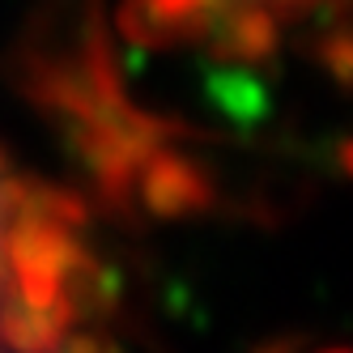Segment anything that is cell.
<instances>
[{
  "label": "cell",
  "instance_id": "6da1fadb",
  "mask_svg": "<svg viewBox=\"0 0 353 353\" xmlns=\"http://www.w3.org/2000/svg\"><path fill=\"white\" fill-rule=\"evenodd\" d=\"M94 302L77 217L60 213L56 196L0 174V336L21 341V323H34V341H52L56 323L90 315Z\"/></svg>",
  "mask_w": 353,
  "mask_h": 353
},
{
  "label": "cell",
  "instance_id": "7a4b0ae2",
  "mask_svg": "<svg viewBox=\"0 0 353 353\" xmlns=\"http://www.w3.org/2000/svg\"><path fill=\"white\" fill-rule=\"evenodd\" d=\"M132 30L217 60L260 64L345 26V0H132Z\"/></svg>",
  "mask_w": 353,
  "mask_h": 353
}]
</instances>
